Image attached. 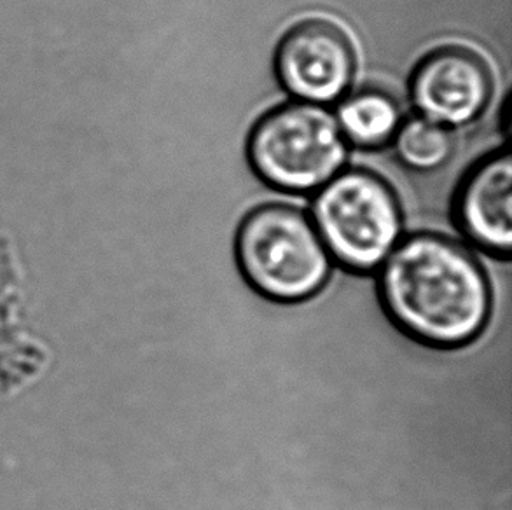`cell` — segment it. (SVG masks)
Returning a JSON list of instances; mask_svg holds the SVG:
<instances>
[{"instance_id": "6da1fadb", "label": "cell", "mask_w": 512, "mask_h": 510, "mask_svg": "<svg viewBox=\"0 0 512 510\" xmlns=\"http://www.w3.org/2000/svg\"><path fill=\"white\" fill-rule=\"evenodd\" d=\"M380 294L402 331L437 348L474 341L492 311L485 269L446 236L415 235L397 243L383 262Z\"/></svg>"}, {"instance_id": "7a4b0ae2", "label": "cell", "mask_w": 512, "mask_h": 510, "mask_svg": "<svg viewBox=\"0 0 512 510\" xmlns=\"http://www.w3.org/2000/svg\"><path fill=\"white\" fill-rule=\"evenodd\" d=\"M236 257L250 287L280 303L312 297L331 273V255L312 219L280 203L245 217L236 236Z\"/></svg>"}, {"instance_id": "5b68a950", "label": "cell", "mask_w": 512, "mask_h": 510, "mask_svg": "<svg viewBox=\"0 0 512 510\" xmlns=\"http://www.w3.org/2000/svg\"><path fill=\"white\" fill-rule=\"evenodd\" d=\"M280 83L298 102L329 105L345 97L355 74V53L341 28L308 20L291 28L275 56Z\"/></svg>"}, {"instance_id": "3957f363", "label": "cell", "mask_w": 512, "mask_h": 510, "mask_svg": "<svg viewBox=\"0 0 512 510\" xmlns=\"http://www.w3.org/2000/svg\"><path fill=\"white\" fill-rule=\"evenodd\" d=\"M348 149L326 105L294 102L268 112L250 133L257 175L287 193L319 191L343 170Z\"/></svg>"}, {"instance_id": "277c9868", "label": "cell", "mask_w": 512, "mask_h": 510, "mask_svg": "<svg viewBox=\"0 0 512 510\" xmlns=\"http://www.w3.org/2000/svg\"><path fill=\"white\" fill-rule=\"evenodd\" d=\"M312 222L329 255L360 273L380 268L401 240L399 201L367 170H341L320 187Z\"/></svg>"}, {"instance_id": "ba28073f", "label": "cell", "mask_w": 512, "mask_h": 510, "mask_svg": "<svg viewBox=\"0 0 512 510\" xmlns=\"http://www.w3.org/2000/svg\"><path fill=\"white\" fill-rule=\"evenodd\" d=\"M334 116L346 142L360 149H378L388 144L402 123L397 102L378 90L348 95Z\"/></svg>"}, {"instance_id": "9c48e42d", "label": "cell", "mask_w": 512, "mask_h": 510, "mask_svg": "<svg viewBox=\"0 0 512 510\" xmlns=\"http://www.w3.org/2000/svg\"><path fill=\"white\" fill-rule=\"evenodd\" d=\"M394 142L395 151L402 163L420 172H429L443 166L453 152L450 128L437 125L422 116L401 123Z\"/></svg>"}, {"instance_id": "52a82bcc", "label": "cell", "mask_w": 512, "mask_h": 510, "mask_svg": "<svg viewBox=\"0 0 512 510\" xmlns=\"http://www.w3.org/2000/svg\"><path fill=\"white\" fill-rule=\"evenodd\" d=\"M511 156L492 154L460 187L457 221L479 249L509 257L512 249Z\"/></svg>"}, {"instance_id": "8992f818", "label": "cell", "mask_w": 512, "mask_h": 510, "mask_svg": "<svg viewBox=\"0 0 512 510\" xmlns=\"http://www.w3.org/2000/svg\"><path fill=\"white\" fill-rule=\"evenodd\" d=\"M490 95L488 65L474 51L457 46L425 56L411 79V98L418 116L450 130L479 118Z\"/></svg>"}]
</instances>
